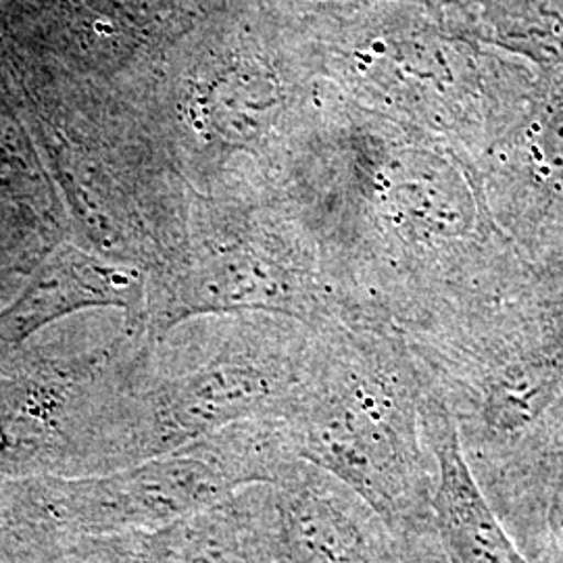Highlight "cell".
Here are the masks:
<instances>
[{
    "label": "cell",
    "mask_w": 563,
    "mask_h": 563,
    "mask_svg": "<svg viewBox=\"0 0 563 563\" xmlns=\"http://www.w3.org/2000/svg\"><path fill=\"white\" fill-rule=\"evenodd\" d=\"M490 493L495 497H488V501L497 511L514 495L520 497L505 507L507 511H514L522 504L526 495H534L528 505L539 511V541L544 544L543 555L551 563H563V418L543 449Z\"/></svg>",
    "instance_id": "3957f363"
},
{
    "label": "cell",
    "mask_w": 563,
    "mask_h": 563,
    "mask_svg": "<svg viewBox=\"0 0 563 563\" xmlns=\"http://www.w3.org/2000/svg\"><path fill=\"white\" fill-rule=\"evenodd\" d=\"M318 360L290 416L302 462L357 493L397 537L432 534L437 462L411 365L372 336Z\"/></svg>",
    "instance_id": "6da1fadb"
},
{
    "label": "cell",
    "mask_w": 563,
    "mask_h": 563,
    "mask_svg": "<svg viewBox=\"0 0 563 563\" xmlns=\"http://www.w3.org/2000/svg\"><path fill=\"white\" fill-rule=\"evenodd\" d=\"M423 432L437 462L432 534L446 563H534L488 501L444 397L426 388Z\"/></svg>",
    "instance_id": "7a4b0ae2"
}]
</instances>
